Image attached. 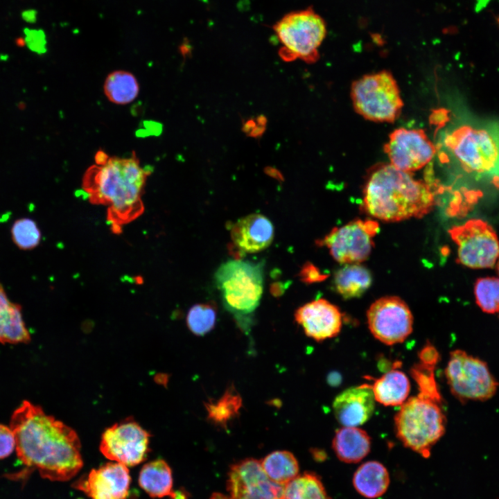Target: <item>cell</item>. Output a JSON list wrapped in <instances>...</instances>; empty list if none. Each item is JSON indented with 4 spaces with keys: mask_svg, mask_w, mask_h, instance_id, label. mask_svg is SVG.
Returning a JSON list of instances; mask_svg holds the SVG:
<instances>
[{
    "mask_svg": "<svg viewBox=\"0 0 499 499\" xmlns=\"http://www.w3.org/2000/svg\"><path fill=\"white\" fill-rule=\"evenodd\" d=\"M10 427L18 457L42 478L67 481L82 467L76 432L40 406L24 401L13 412Z\"/></svg>",
    "mask_w": 499,
    "mask_h": 499,
    "instance_id": "1",
    "label": "cell"
},
{
    "mask_svg": "<svg viewBox=\"0 0 499 499\" xmlns=\"http://www.w3.org/2000/svg\"><path fill=\"white\" fill-rule=\"evenodd\" d=\"M94 160L83 175L82 189L90 203L107 207L111 230L120 234L124 225L143 213L142 196L153 170L141 166L134 151L129 157H120L100 150Z\"/></svg>",
    "mask_w": 499,
    "mask_h": 499,
    "instance_id": "2",
    "label": "cell"
},
{
    "mask_svg": "<svg viewBox=\"0 0 499 499\" xmlns=\"http://www.w3.org/2000/svg\"><path fill=\"white\" fill-rule=\"evenodd\" d=\"M363 202L373 217L397 222L428 213L435 205V195L426 182L387 164L370 173L363 190Z\"/></svg>",
    "mask_w": 499,
    "mask_h": 499,
    "instance_id": "3",
    "label": "cell"
},
{
    "mask_svg": "<svg viewBox=\"0 0 499 499\" xmlns=\"http://www.w3.org/2000/svg\"><path fill=\"white\" fill-rule=\"evenodd\" d=\"M446 417L438 403L417 395L406 400L394 417L395 432L407 448L428 457L444 435Z\"/></svg>",
    "mask_w": 499,
    "mask_h": 499,
    "instance_id": "4",
    "label": "cell"
},
{
    "mask_svg": "<svg viewBox=\"0 0 499 499\" xmlns=\"http://www.w3.org/2000/svg\"><path fill=\"white\" fill-rule=\"evenodd\" d=\"M215 282L225 308L236 315H247L256 310L263 291V265L243 260L222 263Z\"/></svg>",
    "mask_w": 499,
    "mask_h": 499,
    "instance_id": "5",
    "label": "cell"
},
{
    "mask_svg": "<svg viewBox=\"0 0 499 499\" xmlns=\"http://www.w3.org/2000/svg\"><path fill=\"white\" fill-rule=\"evenodd\" d=\"M273 30L281 44L279 55L284 61L300 59L313 63L318 60L326 24L312 8L286 14L274 25Z\"/></svg>",
    "mask_w": 499,
    "mask_h": 499,
    "instance_id": "6",
    "label": "cell"
},
{
    "mask_svg": "<svg viewBox=\"0 0 499 499\" xmlns=\"http://www.w3.org/2000/svg\"><path fill=\"white\" fill-rule=\"evenodd\" d=\"M350 94L355 111L371 121L394 122L403 106L397 82L387 71L366 74L356 80Z\"/></svg>",
    "mask_w": 499,
    "mask_h": 499,
    "instance_id": "7",
    "label": "cell"
},
{
    "mask_svg": "<svg viewBox=\"0 0 499 499\" xmlns=\"http://www.w3.org/2000/svg\"><path fill=\"white\" fill-rule=\"evenodd\" d=\"M444 143L466 170L490 175L499 182V133L462 126L446 135Z\"/></svg>",
    "mask_w": 499,
    "mask_h": 499,
    "instance_id": "8",
    "label": "cell"
},
{
    "mask_svg": "<svg viewBox=\"0 0 499 499\" xmlns=\"http://www.w3.org/2000/svg\"><path fill=\"white\" fill-rule=\"evenodd\" d=\"M444 373L450 392L461 402L490 399L498 387L487 364L461 349L450 353Z\"/></svg>",
    "mask_w": 499,
    "mask_h": 499,
    "instance_id": "9",
    "label": "cell"
},
{
    "mask_svg": "<svg viewBox=\"0 0 499 499\" xmlns=\"http://www.w3.org/2000/svg\"><path fill=\"white\" fill-rule=\"evenodd\" d=\"M457 244L458 261L471 268H491L499 257V241L493 228L480 219H472L449 230Z\"/></svg>",
    "mask_w": 499,
    "mask_h": 499,
    "instance_id": "10",
    "label": "cell"
},
{
    "mask_svg": "<svg viewBox=\"0 0 499 499\" xmlns=\"http://www.w3.org/2000/svg\"><path fill=\"white\" fill-rule=\"evenodd\" d=\"M379 230L376 221L355 220L335 227L317 245L326 246L337 262L342 264L360 263L369 256Z\"/></svg>",
    "mask_w": 499,
    "mask_h": 499,
    "instance_id": "11",
    "label": "cell"
},
{
    "mask_svg": "<svg viewBox=\"0 0 499 499\" xmlns=\"http://www.w3.org/2000/svg\"><path fill=\"white\" fill-rule=\"evenodd\" d=\"M367 319L373 336L387 345L403 342L412 332L411 310L396 296H385L376 300L367 311Z\"/></svg>",
    "mask_w": 499,
    "mask_h": 499,
    "instance_id": "12",
    "label": "cell"
},
{
    "mask_svg": "<svg viewBox=\"0 0 499 499\" xmlns=\"http://www.w3.org/2000/svg\"><path fill=\"white\" fill-rule=\"evenodd\" d=\"M149 437V433L135 421H123L105 430L102 435L100 450L110 460L134 466L146 459Z\"/></svg>",
    "mask_w": 499,
    "mask_h": 499,
    "instance_id": "13",
    "label": "cell"
},
{
    "mask_svg": "<svg viewBox=\"0 0 499 499\" xmlns=\"http://www.w3.org/2000/svg\"><path fill=\"white\" fill-rule=\"evenodd\" d=\"M390 164L404 172L412 173L427 165L436 149L421 129L398 128L384 146Z\"/></svg>",
    "mask_w": 499,
    "mask_h": 499,
    "instance_id": "14",
    "label": "cell"
},
{
    "mask_svg": "<svg viewBox=\"0 0 499 499\" xmlns=\"http://www.w3.org/2000/svg\"><path fill=\"white\" fill-rule=\"evenodd\" d=\"M284 485L269 478L261 462L247 458L229 472L227 490L231 499H282Z\"/></svg>",
    "mask_w": 499,
    "mask_h": 499,
    "instance_id": "15",
    "label": "cell"
},
{
    "mask_svg": "<svg viewBox=\"0 0 499 499\" xmlns=\"http://www.w3.org/2000/svg\"><path fill=\"white\" fill-rule=\"evenodd\" d=\"M128 467L118 462H109L78 480L75 488L91 499H127L130 484Z\"/></svg>",
    "mask_w": 499,
    "mask_h": 499,
    "instance_id": "16",
    "label": "cell"
},
{
    "mask_svg": "<svg viewBox=\"0 0 499 499\" xmlns=\"http://www.w3.org/2000/svg\"><path fill=\"white\" fill-rule=\"evenodd\" d=\"M295 319L305 334L317 342L337 336L342 327V314L339 308L324 299L300 306Z\"/></svg>",
    "mask_w": 499,
    "mask_h": 499,
    "instance_id": "17",
    "label": "cell"
},
{
    "mask_svg": "<svg viewBox=\"0 0 499 499\" xmlns=\"http://www.w3.org/2000/svg\"><path fill=\"white\" fill-rule=\"evenodd\" d=\"M375 401L371 385L364 383L347 388L333 402L335 417L342 426H361L373 415Z\"/></svg>",
    "mask_w": 499,
    "mask_h": 499,
    "instance_id": "18",
    "label": "cell"
},
{
    "mask_svg": "<svg viewBox=\"0 0 499 499\" xmlns=\"http://www.w3.org/2000/svg\"><path fill=\"white\" fill-rule=\"evenodd\" d=\"M273 238L272 222L259 213H252L239 219L231 229L233 243L245 253H256L266 249Z\"/></svg>",
    "mask_w": 499,
    "mask_h": 499,
    "instance_id": "19",
    "label": "cell"
},
{
    "mask_svg": "<svg viewBox=\"0 0 499 499\" xmlns=\"http://www.w3.org/2000/svg\"><path fill=\"white\" fill-rule=\"evenodd\" d=\"M30 335L21 314V306L11 301L0 282V342L28 343Z\"/></svg>",
    "mask_w": 499,
    "mask_h": 499,
    "instance_id": "20",
    "label": "cell"
},
{
    "mask_svg": "<svg viewBox=\"0 0 499 499\" xmlns=\"http://www.w3.org/2000/svg\"><path fill=\"white\" fill-rule=\"evenodd\" d=\"M332 446L340 460L346 463H357L369 453L371 438L361 428L344 426L336 430Z\"/></svg>",
    "mask_w": 499,
    "mask_h": 499,
    "instance_id": "21",
    "label": "cell"
},
{
    "mask_svg": "<svg viewBox=\"0 0 499 499\" xmlns=\"http://www.w3.org/2000/svg\"><path fill=\"white\" fill-rule=\"evenodd\" d=\"M139 484L152 498H177V494L173 491L171 469L163 459L150 462L142 467Z\"/></svg>",
    "mask_w": 499,
    "mask_h": 499,
    "instance_id": "22",
    "label": "cell"
},
{
    "mask_svg": "<svg viewBox=\"0 0 499 499\" xmlns=\"http://www.w3.org/2000/svg\"><path fill=\"white\" fill-rule=\"evenodd\" d=\"M372 389L375 400L385 406L401 405L410 390V380L401 371L392 369L380 378L374 379Z\"/></svg>",
    "mask_w": 499,
    "mask_h": 499,
    "instance_id": "23",
    "label": "cell"
},
{
    "mask_svg": "<svg viewBox=\"0 0 499 499\" xmlns=\"http://www.w3.org/2000/svg\"><path fill=\"white\" fill-rule=\"evenodd\" d=\"M353 483L360 494L367 498H376L387 491L389 484V473L381 463L369 461L356 470Z\"/></svg>",
    "mask_w": 499,
    "mask_h": 499,
    "instance_id": "24",
    "label": "cell"
},
{
    "mask_svg": "<svg viewBox=\"0 0 499 499\" xmlns=\"http://www.w3.org/2000/svg\"><path fill=\"white\" fill-rule=\"evenodd\" d=\"M334 286L344 299L360 297L371 286L370 271L360 263L346 264L334 276Z\"/></svg>",
    "mask_w": 499,
    "mask_h": 499,
    "instance_id": "25",
    "label": "cell"
},
{
    "mask_svg": "<svg viewBox=\"0 0 499 499\" xmlns=\"http://www.w3.org/2000/svg\"><path fill=\"white\" fill-rule=\"evenodd\" d=\"M103 90L105 96L116 105H126L138 96L139 86L135 76L130 72L118 70L106 77Z\"/></svg>",
    "mask_w": 499,
    "mask_h": 499,
    "instance_id": "26",
    "label": "cell"
},
{
    "mask_svg": "<svg viewBox=\"0 0 499 499\" xmlns=\"http://www.w3.org/2000/svg\"><path fill=\"white\" fill-rule=\"evenodd\" d=\"M208 419L215 425L226 428L229 421L239 414L242 399L233 385L229 386L216 401L204 403Z\"/></svg>",
    "mask_w": 499,
    "mask_h": 499,
    "instance_id": "27",
    "label": "cell"
},
{
    "mask_svg": "<svg viewBox=\"0 0 499 499\" xmlns=\"http://www.w3.org/2000/svg\"><path fill=\"white\" fill-rule=\"evenodd\" d=\"M261 466L273 482L285 485L299 473V465L292 453L287 450L274 451L261 462Z\"/></svg>",
    "mask_w": 499,
    "mask_h": 499,
    "instance_id": "28",
    "label": "cell"
},
{
    "mask_svg": "<svg viewBox=\"0 0 499 499\" xmlns=\"http://www.w3.org/2000/svg\"><path fill=\"white\" fill-rule=\"evenodd\" d=\"M282 499H331L313 473L297 475L284 485Z\"/></svg>",
    "mask_w": 499,
    "mask_h": 499,
    "instance_id": "29",
    "label": "cell"
},
{
    "mask_svg": "<svg viewBox=\"0 0 499 499\" xmlns=\"http://www.w3.org/2000/svg\"><path fill=\"white\" fill-rule=\"evenodd\" d=\"M216 322V310L211 304L193 306L186 316L189 330L196 335L202 336L210 332Z\"/></svg>",
    "mask_w": 499,
    "mask_h": 499,
    "instance_id": "30",
    "label": "cell"
},
{
    "mask_svg": "<svg viewBox=\"0 0 499 499\" xmlns=\"http://www.w3.org/2000/svg\"><path fill=\"white\" fill-rule=\"evenodd\" d=\"M474 292L477 304L482 310L491 314L499 312V278L478 279Z\"/></svg>",
    "mask_w": 499,
    "mask_h": 499,
    "instance_id": "31",
    "label": "cell"
},
{
    "mask_svg": "<svg viewBox=\"0 0 499 499\" xmlns=\"http://www.w3.org/2000/svg\"><path fill=\"white\" fill-rule=\"evenodd\" d=\"M11 237L21 250H28L37 247L41 240V232L36 222L28 218L17 220L11 227Z\"/></svg>",
    "mask_w": 499,
    "mask_h": 499,
    "instance_id": "32",
    "label": "cell"
},
{
    "mask_svg": "<svg viewBox=\"0 0 499 499\" xmlns=\"http://www.w3.org/2000/svg\"><path fill=\"white\" fill-rule=\"evenodd\" d=\"M435 368L419 362L412 367L410 374L418 385V395L441 404L442 398L435 378Z\"/></svg>",
    "mask_w": 499,
    "mask_h": 499,
    "instance_id": "33",
    "label": "cell"
},
{
    "mask_svg": "<svg viewBox=\"0 0 499 499\" xmlns=\"http://www.w3.org/2000/svg\"><path fill=\"white\" fill-rule=\"evenodd\" d=\"M24 44L32 51L37 53H44L46 49V37L42 30L25 28L24 30Z\"/></svg>",
    "mask_w": 499,
    "mask_h": 499,
    "instance_id": "34",
    "label": "cell"
},
{
    "mask_svg": "<svg viewBox=\"0 0 499 499\" xmlns=\"http://www.w3.org/2000/svg\"><path fill=\"white\" fill-rule=\"evenodd\" d=\"M15 446V438L12 429L0 424V459L10 455Z\"/></svg>",
    "mask_w": 499,
    "mask_h": 499,
    "instance_id": "35",
    "label": "cell"
},
{
    "mask_svg": "<svg viewBox=\"0 0 499 499\" xmlns=\"http://www.w3.org/2000/svg\"><path fill=\"white\" fill-rule=\"evenodd\" d=\"M266 118L260 116L256 119H249L243 125V131L250 137H259L265 130Z\"/></svg>",
    "mask_w": 499,
    "mask_h": 499,
    "instance_id": "36",
    "label": "cell"
},
{
    "mask_svg": "<svg viewBox=\"0 0 499 499\" xmlns=\"http://www.w3.org/2000/svg\"><path fill=\"white\" fill-rule=\"evenodd\" d=\"M420 362L435 367L439 361V353L437 349L428 342L419 352Z\"/></svg>",
    "mask_w": 499,
    "mask_h": 499,
    "instance_id": "37",
    "label": "cell"
},
{
    "mask_svg": "<svg viewBox=\"0 0 499 499\" xmlns=\"http://www.w3.org/2000/svg\"><path fill=\"white\" fill-rule=\"evenodd\" d=\"M301 277L306 282L315 281L322 279V276L319 274V271L317 270L316 268L310 265H306L303 268L301 272Z\"/></svg>",
    "mask_w": 499,
    "mask_h": 499,
    "instance_id": "38",
    "label": "cell"
},
{
    "mask_svg": "<svg viewBox=\"0 0 499 499\" xmlns=\"http://www.w3.org/2000/svg\"><path fill=\"white\" fill-rule=\"evenodd\" d=\"M36 12L34 10H26L23 12L22 17L28 22H33L35 20Z\"/></svg>",
    "mask_w": 499,
    "mask_h": 499,
    "instance_id": "39",
    "label": "cell"
},
{
    "mask_svg": "<svg viewBox=\"0 0 499 499\" xmlns=\"http://www.w3.org/2000/svg\"><path fill=\"white\" fill-rule=\"evenodd\" d=\"M210 499H231V498L230 497L225 496L222 493H215L211 495Z\"/></svg>",
    "mask_w": 499,
    "mask_h": 499,
    "instance_id": "40",
    "label": "cell"
},
{
    "mask_svg": "<svg viewBox=\"0 0 499 499\" xmlns=\"http://www.w3.org/2000/svg\"><path fill=\"white\" fill-rule=\"evenodd\" d=\"M497 269H498V274H499V257H498V259Z\"/></svg>",
    "mask_w": 499,
    "mask_h": 499,
    "instance_id": "41",
    "label": "cell"
}]
</instances>
